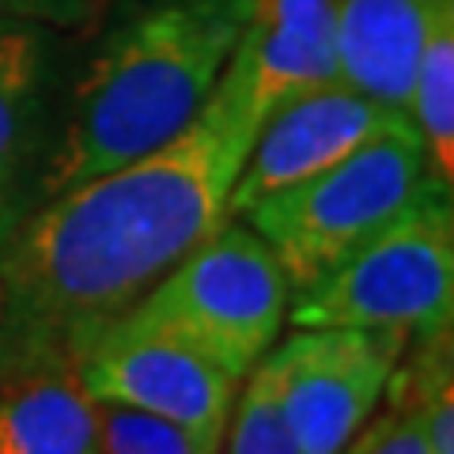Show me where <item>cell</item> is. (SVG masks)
Here are the masks:
<instances>
[{"label":"cell","mask_w":454,"mask_h":454,"mask_svg":"<svg viewBox=\"0 0 454 454\" xmlns=\"http://www.w3.org/2000/svg\"><path fill=\"white\" fill-rule=\"evenodd\" d=\"M409 333L387 325H310L258 360L303 454H340L390 390Z\"/></svg>","instance_id":"obj_6"},{"label":"cell","mask_w":454,"mask_h":454,"mask_svg":"<svg viewBox=\"0 0 454 454\" xmlns=\"http://www.w3.org/2000/svg\"><path fill=\"white\" fill-rule=\"evenodd\" d=\"M454 315V201L450 186L428 182L402 216L356 247L340 265L288 300V322L387 325L413 337L447 333Z\"/></svg>","instance_id":"obj_5"},{"label":"cell","mask_w":454,"mask_h":454,"mask_svg":"<svg viewBox=\"0 0 454 454\" xmlns=\"http://www.w3.org/2000/svg\"><path fill=\"white\" fill-rule=\"evenodd\" d=\"M288 300L292 284L269 243L227 220L103 337L178 340L243 382L280 340Z\"/></svg>","instance_id":"obj_3"},{"label":"cell","mask_w":454,"mask_h":454,"mask_svg":"<svg viewBox=\"0 0 454 454\" xmlns=\"http://www.w3.org/2000/svg\"><path fill=\"white\" fill-rule=\"evenodd\" d=\"M76 379L95 405H121L182 428L223 435L239 382L167 337H103L76 364Z\"/></svg>","instance_id":"obj_7"},{"label":"cell","mask_w":454,"mask_h":454,"mask_svg":"<svg viewBox=\"0 0 454 454\" xmlns=\"http://www.w3.org/2000/svg\"><path fill=\"white\" fill-rule=\"evenodd\" d=\"M258 121L216 83L155 152L46 197L0 250V387L73 375L193 247L227 223Z\"/></svg>","instance_id":"obj_1"},{"label":"cell","mask_w":454,"mask_h":454,"mask_svg":"<svg viewBox=\"0 0 454 454\" xmlns=\"http://www.w3.org/2000/svg\"><path fill=\"white\" fill-rule=\"evenodd\" d=\"M340 454H432L428 443H424L420 420L413 417V409L405 402H394L382 409H375L372 420L352 435V443Z\"/></svg>","instance_id":"obj_17"},{"label":"cell","mask_w":454,"mask_h":454,"mask_svg":"<svg viewBox=\"0 0 454 454\" xmlns=\"http://www.w3.org/2000/svg\"><path fill=\"white\" fill-rule=\"evenodd\" d=\"M428 182L424 145L405 118L318 175L262 197L235 220L265 239L295 292L402 216Z\"/></svg>","instance_id":"obj_4"},{"label":"cell","mask_w":454,"mask_h":454,"mask_svg":"<svg viewBox=\"0 0 454 454\" xmlns=\"http://www.w3.org/2000/svg\"><path fill=\"white\" fill-rule=\"evenodd\" d=\"M413 360L397 364L390 387H397V402L413 409L420 420L424 443L432 454H454V367H450V330L432 337H413Z\"/></svg>","instance_id":"obj_14"},{"label":"cell","mask_w":454,"mask_h":454,"mask_svg":"<svg viewBox=\"0 0 454 454\" xmlns=\"http://www.w3.org/2000/svg\"><path fill=\"white\" fill-rule=\"evenodd\" d=\"M98 454H223V435H205L140 409L98 405Z\"/></svg>","instance_id":"obj_15"},{"label":"cell","mask_w":454,"mask_h":454,"mask_svg":"<svg viewBox=\"0 0 454 454\" xmlns=\"http://www.w3.org/2000/svg\"><path fill=\"white\" fill-rule=\"evenodd\" d=\"M247 16L250 0H110L42 155L35 205L175 140L216 91Z\"/></svg>","instance_id":"obj_2"},{"label":"cell","mask_w":454,"mask_h":454,"mask_svg":"<svg viewBox=\"0 0 454 454\" xmlns=\"http://www.w3.org/2000/svg\"><path fill=\"white\" fill-rule=\"evenodd\" d=\"M0 303H4V292H0Z\"/></svg>","instance_id":"obj_19"},{"label":"cell","mask_w":454,"mask_h":454,"mask_svg":"<svg viewBox=\"0 0 454 454\" xmlns=\"http://www.w3.org/2000/svg\"><path fill=\"white\" fill-rule=\"evenodd\" d=\"M405 118L409 114L382 106L345 83H330V88L292 98L269 114L254 133V145L227 197V216H243L262 197L318 175Z\"/></svg>","instance_id":"obj_8"},{"label":"cell","mask_w":454,"mask_h":454,"mask_svg":"<svg viewBox=\"0 0 454 454\" xmlns=\"http://www.w3.org/2000/svg\"><path fill=\"white\" fill-rule=\"evenodd\" d=\"M337 0H250L247 27L220 83L254 121L300 95L337 83Z\"/></svg>","instance_id":"obj_9"},{"label":"cell","mask_w":454,"mask_h":454,"mask_svg":"<svg viewBox=\"0 0 454 454\" xmlns=\"http://www.w3.org/2000/svg\"><path fill=\"white\" fill-rule=\"evenodd\" d=\"M0 454H98V405L76 372L0 387Z\"/></svg>","instance_id":"obj_12"},{"label":"cell","mask_w":454,"mask_h":454,"mask_svg":"<svg viewBox=\"0 0 454 454\" xmlns=\"http://www.w3.org/2000/svg\"><path fill=\"white\" fill-rule=\"evenodd\" d=\"M405 114L424 145L428 175L454 190V12L424 42Z\"/></svg>","instance_id":"obj_13"},{"label":"cell","mask_w":454,"mask_h":454,"mask_svg":"<svg viewBox=\"0 0 454 454\" xmlns=\"http://www.w3.org/2000/svg\"><path fill=\"white\" fill-rule=\"evenodd\" d=\"M239 387H243V394L231 405V420H227V432H223V450L227 454H303L292 428L280 417L277 397L269 390V379L258 367Z\"/></svg>","instance_id":"obj_16"},{"label":"cell","mask_w":454,"mask_h":454,"mask_svg":"<svg viewBox=\"0 0 454 454\" xmlns=\"http://www.w3.org/2000/svg\"><path fill=\"white\" fill-rule=\"evenodd\" d=\"M447 12L454 0H337V83L405 114L420 50Z\"/></svg>","instance_id":"obj_10"},{"label":"cell","mask_w":454,"mask_h":454,"mask_svg":"<svg viewBox=\"0 0 454 454\" xmlns=\"http://www.w3.org/2000/svg\"><path fill=\"white\" fill-rule=\"evenodd\" d=\"M46 27L0 16V250L35 205V182L46 145Z\"/></svg>","instance_id":"obj_11"},{"label":"cell","mask_w":454,"mask_h":454,"mask_svg":"<svg viewBox=\"0 0 454 454\" xmlns=\"http://www.w3.org/2000/svg\"><path fill=\"white\" fill-rule=\"evenodd\" d=\"M106 8L110 0H0V16L27 20L38 27H61V31L91 23Z\"/></svg>","instance_id":"obj_18"}]
</instances>
